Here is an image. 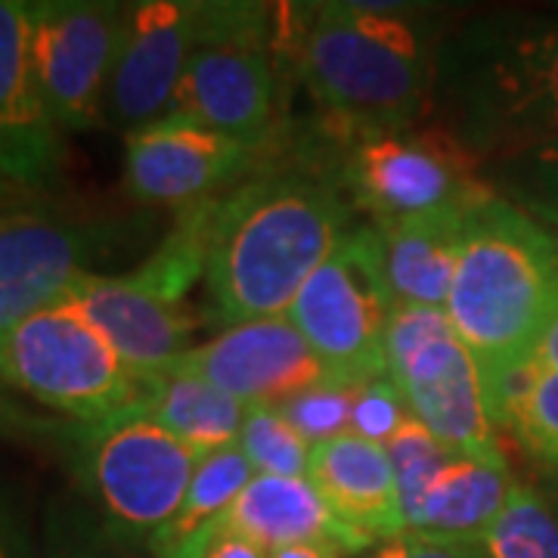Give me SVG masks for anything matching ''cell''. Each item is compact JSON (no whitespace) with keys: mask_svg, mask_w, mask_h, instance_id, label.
Segmentation results:
<instances>
[{"mask_svg":"<svg viewBox=\"0 0 558 558\" xmlns=\"http://www.w3.org/2000/svg\"><path fill=\"white\" fill-rule=\"evenodd\" d=\"M438 16L410 3H279L277 53L326 119L410 128L435 112Z\"/></svg>","mask_w":558,"mask_h":558,"instance_id":"obj_1","label":"cell"},{"mask_svg":"<svg viewBox=\"0 0 558 558\" xmlns=\"http://www.w3.org/2000/svg\"><path fill=\"white\" fill-rule=\"evenodd\" d=\"M354 208L317 165H267L220 193L211 211L205 289L220 326L286 317L307 277L351 230Z\"/></svg>","mask_w":558,"mask_h":558,"instance_id":"obj_2","label":"cell"},{"mask_svg":"<svg viewBox=\"0 0 558 558\" xmlns=\"http://www.w3.org/2000/svg\"><path fill=\"white\" fill-rule=\"evenodd\" d=\"M435 109L481 161L558 140V16L475 13L438 47Z\"/></svg>","mask_w":558,"mask_h":558,"instance_id":"obj_3","label":"cell"},{"mask_svg":"<svg viewBox=\"0 0 558 558\" xmlns=\"http://www.w3.org/2000/svg\"><path fill=\"white\" fill-rule=\"evenodd\" d=\"M558 282V236L494 190L465 220L447 317L490 381L537 357Z\"/></svg>","mask_w":558,"mask_h":558,"instance_id":"obj_4","label":"cell"},{"mask_svg":"<svg viewBox=\"0 0 558 558\" xmlns=\"http://www.w3.org/2000/svg\"><path fill=\"white\" fill-rule=\"evenodd\" d=\"M299 153L317 165L369 223H395L490 193L481 161L444 124L360 128L319 116Z\"/></svg>","mask_w":558,"mask_h":558,"instance_id":"obj_5","label":"cell"},{"mask_svg":"<svg viewBox=\"0 0 558 558\" xmlns=\"http://www.w3.org/2000/svg\"><path fill=\"white\" fill-rule=\"evenodd\" d=\"M0 381L78 425L143 410L153 388L69 295L0 329Z\"/></svg>","mask_w":558,"mask_h":558,"instance_id":"obj_6","label":"cell"},{"mask_svg":"<svg viewBox=\"0 0 558 558\" xmlns=\"http://www.w3.org/2000/svg\"><path fill=\"white\" fill-rule=\"evenodd\" d=\"M81 494L119 546H146L178 515L199 457L140 410L100 422H65L57 438Z\"/></svg>","mask_w":558,"mask_h":558,"instance_id":"obj_7","label":"cell"},{"mask_svg":"<svg viewBox=\"0 0 558 558\" xmlns=\"http://www.w3.org/2000/svg\"><path fill=\"white\" fill-rule=\"evenodd\" d=\"M277 7L211 0L208 32L171 112L264 149L277 128Z\"/></svg>","mask_w":558,"mask_h":558,"instance_id":"obj_8","label":"cell"},{"mask_svg":"<svg viewBox=\"0 0 558 558\" xmlns=\"http://www.w3.org/2000/svg\"><path fill=\"white\" fill-rule=\"evenodd\" d=\"M385 376L400 388L410 416L450 453L506 462L487 413L478 360L444 307L398 304L385 339Z\"/></svg>","mask_w":558,"mask_h":558,"instance_id":"obj_9","label":"cell"},{"mask_svg":"<svg viewBox=\"0 0 558 558\" xmlns=\"http://www.w3.org/2000/svg\"><path fill=\"white\" fill-rule=\"evenodd\" d=\"M398 299L376 223H351L286 311L304 341L348 379L388 373L385 339Z\"/></svg>","mask_w":558,"mask_h":558,"instance_id":"obj_10","label":"cell"},{"mask_svg":"<svg viewBox=\"0 0 558 558\" xmlns=\"http://www.w3.org/2000/svg\"><path fill=\"white\" fill-rule=\"evenodd\" d=\"M131 223L57 205H0V329L28 317L134 242Z\"/></svg>","mask_w":558,"mask_h":558,"instance_id":"obj_11","label":"cell"},{"mask_svg":"<svg viewBox=\"0 0 558 558\" xmlns=\"http://www.w3.org/2000/svg\"><path fill=\"white\" fill-rule=\"evenodd\" d=\"M124 3L38 0L28 3V44L40 94L69 131L106 121V97L119 53Z\"/></svg>","mask_w":558,"mask_h":558,"instance_id":"obj_12","label":"cell"},{"mask_svg":"<svg viewBox=\"0 0 558 558\" xmlns=\"http://www.w3.org/2000/svg\"><path fill=\"white\" fill-rule=\"evenodd\" d=\"M211 0L124 3L106 124L124 134L171 112L180 81L208 32Z\"/></svg>","mask_w":558,"mask_h":558,"instance_id":"obj_13","label":"cell"},{"mask_svg":"<svg viewBox=\"0 0 558 558\" xmlns=\"http://www.w3.org/2000/svg\"><path fill=\"white\" fill-rule=\"evenodd\" d=\"M258 153L202 121L168 112L124 134V186L143 205L190 208L248 178Z\"/></svg>","mask_w":558,"mask_h":558,"instance_id":"obj_14","label":"cell"},{"mask_svg":"<svg viewBox=\"0 0 558 558\" xmlns=\"http://www.w3.org/2000/svg\"><path fill=\"white\" fill-rule=\"evenodd\" d=\"M178 366L199 373L242 407H282L304 388L336 379V373L304 341L289 317L248 319L196 344Z\"/></svg>","mask_w":558,"mask_h":558,"instance_id":"obj_15","label":"cell"},{"mask_svg":"<svg viewBox=\"0 0 558 558\" xmlns=\"http://www.w3.org/2000/svg\"><path fill=\"white\" fill-rule=\"evenodd\" d=\"M69 299L143 379L174 369L196 348L199 314L146 282L137 270L87 274L69 289Z\"/></svg>","mask_w":558,"mask_h":558,"instance_id":"obj_16","label":"cell"},{"mask_svg":"<svg viewBox=\"0 0 558 558\" xmlns=\"http://www.w3.org/2000/svg\"><path fill=\"white\" fill-rule=\"evenodd\" d=\"M65 168V131L40 94L28 3L0 0V178L20 190H53Z\"/></svg>","mask_w":558,"mask_h":558,"instance_id":"obj_17","label":"cell"},{"mask_svg":"<svg viewBox=\"0 0 558 558\" xmlns=\"http://www.w3.org/2000/svg\"><path fill=\"white\" fill-rule=\"evenodd\" d=\"M220 534H236L260 546L267 556L292 543H336L341 553H360L373 539L348 527L326 506L319 490L307 478H274L255 475L233 499L211 531V543Z\"/></svg>","mask_w":558,"mask_h":558,"instance_id":"obj_18","label":"cell"},{"mask_svg":"<svg viewBox=\"0 0 558 558\" xmlns=\"http://www.w3.org/2000/svg\"><path fill=\"white\" fill-rule=\"evenodd\" d=\"M307 481L326 506L363 537L385 543L403 534L398 481L381 444H369L357 435L317 444L311 450Z\"/></svg>","mask_w":558,"mask_h":558,"instance_id":"obj_19","label":"cell"},{"mask_svg":"<svg viewBox=\"0 0 558 558\" xmlns=\"http://www.w3.org/2000/svg\"><path fill=\"white\" fill-rule=\"evenodd\" d=\"M519 481L506 462L450 453L422 497L416 515L407 521V534L475 549L502 512Z\"/></svg>","mask_w":558,"mask_h":558,"instance_id":"obj_20","label":"cell"},{"mask_svg":"<svg viewBox=\"0 0 558 558\" xmlns=\"http://www.w3.org/2000/svg\"><path fill=\"white\" fill-rule=\"evenodd\" d=\"M472 208L475 202L381 223L385 267L398 304L447 307V295L457 277L459 252L465 240V220Z\"/></svg>","mask_w":558,"mask_h":558,"instance_id":"obj_21","label":"cell"},{"mask_svg":"<svg viewBox=\"0 0 558 558\" xmlns=\"http://www.w3.org/2000/svg\"><path fill=\"white\" fill-rule=\"evenodd\" d=\"M140 413H146L183 447L205 459L240 440L245 407L220 391L218 385L202 379L199 373L174 366L153 379L149 398Z\"/></svg>","mask_w":558,"mask_h":558,"instance_id":"obj_22","label":"cell"},{"mask_svg":"<svg viewBox=\"0 0 558 558\" xmlns=\"http://www.w3.org/2000/svg\"><path fill=\"white\" fill-rule=\"evenodd\" d=\"M255 478V469L242 457L240 447H227L199 459L193 484L180 502L178 515L161 527L149 543L153 558H205L211 549V531L233 506L242 487Z\"/></svg>","mask_w":558,"mask_h":558,"instance_id":"obj_23","label":"cell"},{"mask_svg":"<svg viewBox=\"0 0 558 558\" xmlns=\"http://www.w3.org/2000/svg\"><path fill=\"white\" fill-rule=\"evenodd\" d=\"M475 558H558V515L534 484H515Z\"/></svg>","mask_w":558,"mask_h":558,"instance_id":"obj_24","label":"cell"},{"mask_svg":"<svg viewBox=\"0 0 558 558\" xmlns=\"http://www.w3.org/2000/svg\"><path fill=\"white\" fill-rule=\"evenodd\" d=\"M487 186L527 218L558 233V140L509 159L481 165Z\"/></svg>","mask_w":558,"mask_h":558,"instance_id":"obj_25","label":"cell"},{"mask_svg":"<svg viewBox=\"0 0 558 558\" xmlns=\"http://www.w3.org/2000/svg\"><path fill=\"white\" fill-rule=\"evenodd\" d=\"M236 447L255 469V475L307 478L314 447L301 438L277 407H245Z\"/></svg>","mask_w":558,"mask_h":558,"instance_id":"obj_26","label":"cell"},{"mask_svg":"<svg viewBox=\"0 0 558 558\" xmlns=\"http://www.w3.org/2000/svg\"><path fill=\"white\" fill-rule=\"evenodd\" d=\"M385 450H388L395 481H398L400 515H403V534H407V521L416 515L422 497L428 494L432 481L438 478L444 462L450 459V450L413 416L400 425L398 435L385 444Z\"/></svg>","mask_w":558,"mask_h":558,"instance_id":"obj_27","label":"cell"},{"mask_svg":"<svg viewBox=\"0 0 558 558\" xmlns=\"http://www.w3.org/2000/svg\"><path fill=\"white\" fill-rule=\"evenodd\" d=\"M360 385L363 381L336 376V379L304 388L301 395L289 398L277 410L292 422V428L301 438L311 447H317V444L336 440L341 435H351V413H354Z\"/></svg>","mask_w":558,"mask_h":558,"instance_id":"obj_28","label":"cell"},{"mask_svg":"<svg viewBox=\"0 0 558 558\" xmlns=\"http://www.w3.org/2000/svg\"><path fill=\"white\" fill-rule=\"evenodd\" d=\"M506 432L519 438L524 453L539 465V472L558 469V369L537 366Z\"/></svg>","mask_w":558,"mask_h":558,"instance_id":"obj_29","label":"cell"},{"mask_svg":"<svg viewBox=\"0 0 558 558\" xmlns=\"http://www.w3.org/2000/svg\"><path fill=\"white\" fill-rule=\"evenodd\" d=\"M44 558H131L128 549L102 531L100 519L75 502H53L47 512Z\"/></svg>","mask_w":558,"mask_h":558,"instance_id":"obj_30","label":"cell"},{"mask_svg":"<svg viewBox=\"0 0 558 558\" xmlns=\"http://www.w3.org/2000/svg\"><path fill=\"white\" fill-rule=\"evenodd\" d=\"M407 418H410V410L398 385L388 376H376L357 388L354 413H351V435L385 447L398 435V428Z\"/></svg>","mask_w":558,"mask_h":558,"instance_id":"obj_31","label":"cell"},{"mask_svg":"<svg viewBox=\"0 0 558 558\" xmlns=\"http://www.w3.org/2000/svg\"><path fill=\"white\" fill-rule=\"evenodd\" d=\"M65 428V418L57 416H35L25 410V403L16 398L13 388H7L0 381V438H25V440H38L50 438L57 440Z\"/></svg>","mask_w":558,"mask_h":558,"instance_id":"obj_32","label":"cell"},{"mask_svg":"<svg viewBox=\"0 0 558 558\" xmlns=\"http://www.w3.org/2000/svg\"><path fill=\"white\" fill-rule=\"evenodd\" d=\"M0 558H35V543L22 506L0 487Z\"/></svg>","mask_w":558,"mask_h":558,"instance_id":"obj_33","label":"cell"},{"mask_svg":"<svg viewBox=\"0 0 558 558\" xmlns=\"http://www.w3.org/2000/svg\"><path fill=\"white\" fill-rule=\"evenodd\" d=\"M373 558H475L472 549L435 543V539L416 537V534H400L381 543Z\"/></svg>","mask_w":558,"mask_h":558,"instance_id":"obj_34","label":"cell"},{"mask_svg":"<svg viewBox=\"0 0 558 558\" xmlns=\"http://www.w3.org/2000/svg\"><path fill=\"white\" fill-rule=\"evenodd\" d=\"M537 360L539 366L558 369V282L553 301H549V311H546V319H543V329H539Z\"/></svg>","mask_w":558,"mask_h":558,"instance_id":"obj_35","label":"cell"},{"mask_svg":"<svg viewBox=\"0 0 558 558\" xmlns=\"http://www.w3.org/2000/svg\"><path fill=\"white\" fill-rule=\"evenodd\" d=\"M205 558H267V553L255 543L236 537V534H220V537H215Z\"/></svg>","mask_w":558,"mask_h":558,"instance_id":"obj_36","label":"cell"},{"mask_svg":"<svg viewBox=\"0 0 558 558\" xmlns=\"http://www.w3.org/2000/svg\"><path fill=\"white\" fill-rule=\"evenodd\" d=\"M267 558H341V549L336 543H292L274 549Z\"/></svg>","mask_w":558,"mask_h":558,"instance_id":"obj_37","label":"cell"},{"mask_svg":"<svg viewBox=\"0 0 558 558\" xmlns=\"http://www.w3.org/2000/svg\"><path fill=\"white\" fill-rule=\"evenodd\" d=\"M539 481H543L539 494L549 499L553 512L558 515V469H546V472H539Z\"/></svg>","mask_w":558,"mask_h":558,"instance_id":"obj_38","label":"cell"},{"mask_svg":"<svg viewBox=\"0 0 558 558\" xmlns=\"http://www.w3.org/2000/svg\"><path fill=\"white\" fill-rule=\"evenodd\" d=\"M3 193H7V180L0 178V199H3Z\"/></svg>","mask_w":558,"mask_h":558,"instance_id":"obj_39","label":"cell"}]
</instances>
